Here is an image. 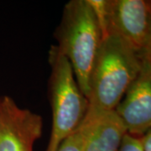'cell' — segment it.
Returning a JSON list of instances; mask_svg holds the SVG:
<instances>
[{
  "instance_id": "cell-1",
  "label": "cell",
  "mask_w": 151,
  "mask_h": 151,
  "mask_svg": "<svg viewBox=\"0 0 151 151\" xmlns=\"http://www.w3.org/2000/svg\"><path fill=\"white\" fill-rule=\"evenodd\" d=\"M143 58L124 40L109 35L102 40L89 82L84 121L93 122L115 111L138 76Z\"/></svg>"
},
{
  "instance_id": "cell-2",
  "label": "cell",
  "mask_w": 151,
  "mask_h": 151,
  "mask_svg": "<svg viewBox=\"0 0 151 151\" xmlns=\"http://www.w3.org/2000/svg\"><path fill=\"white\" fill-rule=\"evenodd\" d=\"M57 48L69 60L76 80L86 97L92 67L103 40V35L88 0H71L64 7L55 31Z\"/></svg>"
},
{
  "instance_id": "cell-3",
  "label": "cell",
  "mask_w": 151,
  "mask_h": 151,
  "mask_svg": "<svg viewBox=\"0 0 151 151\" xmlns=\"http://www.w3.org/2000/svg\"><path fill=\"white\" fill-rule=\"evenodd\" d=\"M50 75L49 97L52 109V129L45 151H57L60 145L82 123L87 99L78 86L69 60L56 45L49 50Z\"/></svg>"
},
{
  "instance_id": "cell-4",
  "label": "cell",
  "mask_w": 151,
  "mask_h": 151,
  "mask_svg": "<svg viewBox=\"0 0 151 151\" xmlns=\"http://www.w3.org/2000/svg\"><path fill=\"white\" fill-rule=\"evenodd\" d=\"M88 2L97 16L103 39L109 35H118L141 54L151 30V1L88 0Z\"/></svg>"
},
{
  "instance_id": "cell-5",
  "label": "cell",
  "mask_w": 151,
  "mask_h": 151,
  "mask_svg": "<svg viewBox=\"0 0 151 151\" xmlns=\"http://www.w3.org/2000/svg\"><path fill=\"white\" fill-rule=\"evenodd\" d=\"M43 131V119L19 108L10 97L0 99V151H34Z\"/></svg>"
},
{
  "instance_id": "cell-6",
  "label": "cell",
  "mask_w": 151,
  "mask_h": 151,
  "mask_svg": "<svg viewBox=\"0 0 151 151\" xmlns=\"http://www.w3.org/2000/svg\"><path fill=\"white\" fill-rule=\"evenodd\" d=\"M115 112L129 134L142 137L151 129V63L143 59L139 75Z\"/></svg>"
},
{
  "instance_id": "cell-7",
  "label": "cell",
  "mask_w": 151,
  "mask_h": 151,
  "mask_svg": "<svg viewBox=\"0 0 151 151\" xmlns=\"http://www.w3.org/2000/svg\"><path fill=\"white\" fill-rule=\"evenodd\" d=\"M127 130L115 111L102 115L96 121L82 151H118Z\"/></svg>"
},
{
  "instance_id": "cell-8",
  "label": "cell",
  "mask_w": 151,
  "mask_h": 151,
  "mask_svg": "<svg viewBox=\"0 0 151 151\" xmlns=\"http://www.w3.org/2000/svg\"><path fill=\"white\" fill-rule=\"evenodd\" d=\"M96 121L87 122L83 120L81 125L74 131V133L71 134L60 145L57 151H82L84 144L90 134Z\"/></svg>"
},
{
  "instance_id": "cell-9",
  "label": "cell",
  "mask_w": 151,
  "mask_h": 151,
  "mask_svg": "<svg viewBox=\"0 0 151 151\" xmlns=\"http://www.w3.org/2000/svg\"><path fill=\"white\" fill-rule=\"evenodd\" d=\"M118 151H144L141 137L131 135L127 133L124 135Z\"/></svg>"
},
{
  "instance_id": "cell-10",
  "label": "cell",
  "mask_w": 151,
  "mask_h": 151,
  "mask_svg": "<svg viewBox=\"0 0 151 151\" xmlns=\"http://www.w3.org/2000/svg\"><path fill=\"white\" fill-rule=\"evenodd\" d=\"M141 57L143 59L151 63V30L150 33L149 38L146 41L145 45L143 49L142 52H141Z\"/></svg>"
},
{
  "instance_id": "cell-11",
  "label": "cell",
  "mask_w": 151,
  "mask_h": 151,
  "mask_svg": "<svg viewBox=\"0 0 151 151\" xmlns=\"http://www.w3.org/2000/svg\"><path fill=\"white\" fill-rule=\"evenodd\" d=\"M144 151H151V129L141 137Z\"/></svg>"
}]
</instances>
